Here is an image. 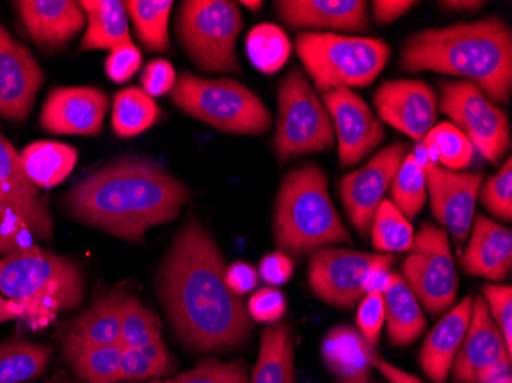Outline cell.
<instances>
[{
  "label": "cell",
  "instance_id": "42",
  "mask_svg": "<svg viewBox=\"0 0 512 383\" xmlns=\"http://www.w3.org/2000/svg\"><path fill=\"white\" fill-rule=\"evenodd\" d=\"M483 301L491 318L502 331L506 347L512 353V289L511 285L486 284L482 289Z\"/></svg>",
  "mask_w": 512,
  "mask_h": 383
},
{
  "label": "cell",
  "instance_id": "25",
  "mask_svg": "<svg viewBox=\"0 0 512 383\" xmlns=\"http://www.w3.org/2000/svg\"><path fill=\"white\" fill-rule=\"evenodd\" d=\"M123 293L114 290L102 296L71 322L63 336V354L82 348L120 344Z\"/></svg>",
  "mask_w": 512,
  "mask_h": 383
},
{
  "label": "cell",
  "instance_id": "6",
  "mask_svg": "<svg viewBox=\"0 0 512 383\" xmlns=\"http://www.w3.org/2000/svg\"><path fill=\"white\" fill-rule=\"evenodd\" d=\"M296 54L321 94L339 88H365L375 82L390 59L381 39L304 31L296 37Z\"/></svg>",
  "mask_w": 512,
  "mask_h": 383
},
{
  "label": "cell",
  "instance_id": "10",
  "mask_svg": "<svg viewBox=\"0 0 512 383\" xmlns=\"http://www.w3.org/2000/svg\"><path fill=\"white\" fill-rule=\"evenodd\" d=\"M439 88L440 111L467 135L485 160L499 164L511 148L506 112L467 80H445L439 83Z\"/></svg>",
  "mask_w": 512,
  "mask_h": 383
},
{
  "label": "cell",
  "instance_id": "33",
  "mask_svg": "<svg viewBox=\"0 0 512 383\" xmlns=\"http://www.w3.org/2000/svg\"><path fill=\"white\" fill-rule=\"evenodd\" d=\"M123 4L146 50L154 53L168 51L171 0H128Z\"/></svg>",
  "mask_w": 512,
  "mask_h": 383
},
{
  "label": "cell",
  "instance_id": "55",
  "mask_svg": "<svg viewBox=\"0 0 512 383\" xmlns=\"http://www.w3.org/2000/svg\"><path fill=\"white\" fill-rule=\"evenodd\" d=\"M440 7L445 10L451 11H462V13H471V11H477L482 8L483 2H477V0H445L440 2Z\"/></svg>",
  "mask_w": 512,
  "mask_h": 383
},
{
  "label": "cell",
  "instance_id": "41",
  "mask_svg": "<svg viewBox=\"0 0 512 383\" xmlns=\"http://www.w3.org/2000/svg\"><path fill=\"white\" fill-rule=\"evenodd\" d=\"M480 201L494 217L509 223L512 220V160L506 158L499 172L480 187Z\"/></svg>",
  "mask_w": 512,
  "mask_h": 383
},
{
  "label": "cell",
  "instance_id": "11",
  "mask_svg": "<svg viewBox=\"0 0 512 383\" xmlns=\"http://www.w3.org/2000/svg\"><path fill=\"white\" fill-rule=\"evenodd\" d=\"M402 275L431 315L450 310L456 301L459 278L447 230L433 223L422 224L414 233V250L402 264Z\"/></svg>",
  "mask_w": 512,
  "mask_h": 383
},
{
  "label": "cell",
  "instance_id": "52",
  "mask_svg": "<svg viewBox=\"0 0 512 383\" xmlns=\"http://www.w3.org/2000/svg\"><path fill=\"white\" fill-rule=\"evenodd\" d=\"M373 367L385 377L390 383H425L422 382L421 379H417L413 374L408 373V371L401 370V368L396 367V365L390 364V362L385 361L384 357L373 356Z\"/></svg>",
  "mask_w": 512,
  "mask_h": 383
},
{
  "label": "cell",
  "instance_id": "12",
  "mask_svg": "<svg viewBox=\"0 0 512 383\" xmlns=\"http://www.w3.org/2000/svg\"><path fill=\"white\" fill-rule=\"evenodd\" d=\"M512 353L482 296L473 301L470 327L450 373L454 383H488L511 374Z\"/></svg>",
  "mask_w": 512,
  "mask_h": 383
},
{
  "label": "cell",
  "instance_id": "47",
  "mask_svg": "<svg viewBox=\"0 0 512 383\" xmlns=\"http://www.w3.org/2000/svg\"><path fill=\"white\" fill-rule=\"evenodd\" d=\"M142 85L143 91L152 99L169 94L177 85V73H175L174 66L168 60H152L143 69Z\"/></svg>",
  "mask_w": 512,
  "mask_h": 383
},
{
  "label": "cell",
  "instance_id": "37",
  "mask_svg": "<svg viewBox=\"0 0 512 383\" xmlns=\"http://www.w3.org/2000/svg\"><path fill=\"white\" fill-rule=\"evenodd\" d=\"M427 175L413 155L408 154L394 175L390 186V201L407 220L416 218L427 203Z\"/></svg>",
  "mask_w": 512,
  "mask_h": 383
},
{
  "label": "cell",
  "instance_id": "36",
  "mask_svg": "<svg viewBox=\"0 0 512 383\" xmlns=\"http://www.w3.org/2000/svg\"><path fill=\"white\" fill-rule=\"evenodd\" d=\"M123 350L122 344L82 348L65 354V359L85 383H115L120 380Z\"/></svg>",
  "mask_w": 512,
  "mask_h": 383
},
{
  "label": "cell",
  "instance_id": "14",
  "mask_svg": "<svg viewBox=\"0 0 512 383\" xmlns=\"http://www.w3.org/2000/svg\"><path fill=\"white\" fill-rule=\"evenodd\" d=\"M408 146L404 143L381 149L367 164L339 181V195L348 218L362 238L368 235L379 204L390 190Z\"/></svg>",
  "mask_w": 512,
  "mask_h": 383
},
{
  "label": "cell",
  "instance_id": "32",
  "mask_svg": "<svg viewBox=\"0 0 512 383\" xmlns=\"http://www.w3.org/2000/svg\"><path fill=\"white\" fill-rule=\"evenodd\" d=\"M53 347L33 342L8 341L0 345V383H23L45 373Z\"/></svg>",
  "mask_w": 512,
  "mask_h": 383
},
{
  "label": "cell",
  "instance_id": "30",
  "mask_svg": "<svg viewBox=\"0 0 512 383\" xmlns=\"http://www.w3.org/2000/svg\"><path fill=\"white\" fill-rule=\"evenodd\" d=\"M76 149L56 141H37L20 152L23 169L37 189H53L62 184L77 164Z\"/></svg>",
  "mask_w": 512,
  "mask_h": 383
},
{
  "label": "cell",
  "instance_id": "57",
  "mask_svg": "<svg viewBox=\"0 0 512 383\" xmlns=\"http://www.w3.org/2000/svg\"><path fill=\"white\" fill-rule=\"evenodd\" d=\"M241 5H244V7L249 8V10L258 11V10H261V7H263V2H253V0H243V2H241Z\"/></svg>",
  "mask_w": 512,
  "mask_h": 383
},
{
  "label": "cell",
  "instance_id": "22",
  "mask_svg": "<svg viewBox=\"0 0 512 383\" xmlns=\"http://www.w3.org/2000/svg\"><path fill=\"white\" fill-rule=\"evenodd\" d=\"M14 5L28 36L45 50H60L85 27V11L73 0H23Z\"/></svg>",
  "mask_w": 512,
  "mask_h": 383
},
{
  "label": "cell",
  "instance_id": "53",
  "mask_svg": "<svg viewBox=\"0 0 512 383\" xmlns=\"http://www.w3.org/2000/svg\"><path fill=\"white\" fill-rule=\"evenodd\" d=\"M25 308L0 293V325L14 319H23Z\"/></svg>",
  "mask_w": 512,
  "mask_h": 383
},
{
  "label": "cell",
  "instance_id": "56",
  "mask_svg": "<svg viewBox=\"0 0 512 383\" xmlns=\"http://www.w3.org/2000/svg\"><path fill=\"white\" fill-rule=\"evenodd\" d=\"M338 383H370V379H368V374H364V376H356V377H348V379H341Z\"/></svg>",
  "mask_w": 512,
  "mask_h": 383
},
{
  "label": "cell",
  "instance_id": "51",
  "mask_svg": "<svg viewBox=\"0 0 512 383\" xmlns=\"http://www.w3.org/2000/svg\"><path fill=\"white\" fill-rule=\"evenodd\" d=\"M417 5L413 0H375L371 2L373 8V17L379 25H387V23L398 20L405 13Z\"/></svg>",
  "mask_w": 512,
  "mask_h": 383
},
{
  "label": "cell",
  "instance_id": "45",
  "mask_svg": "<svg viewBox=\"0 0 512 383\" xmlns=\"http://www.w3.org/2000/svg\"><path fill=\"white\" fill-rule=\"evenodd\" d=\"M287 299L276 287H263L256 290L247 304L250 319L261 324H276L286 313Z\"/></svg>",
  "mask_w": 512,
  "mask_h": 383
},
{
  "label": "cell",
  "instance_id": "39",
  "mask_svg": "<svg viewBox=\"0 0 512 383\" xmlns=\"http://www.w3.org/2000/svg\"><path fill=\"white\" fill-rule=\"evenodd\" d=\"M424 140L436 148L439 166L448 171H463L473 163L476 149L467 135L453 123L444 122L434 126Z\"/></svg>",
  "mask_w": 512,
  "mask_h": 383
},
{
  "label": "cell",
  "instance_id": "20",
  "mask_svg": "<svg viewBox=\"0 0 512 383\" xmlns=\"http://www.w3.org/2000/svg\"><path fill=\"white\" fill-rule=\"evenodd\" d=\"M109 97L91 86L56 88L48 95L40 125L57 135H96L102 131Z\"/></svg>",
  "mask_w": 512,
  "mask_h": 383
},
{
  "label": "cell",
  "instance_id": "29",
  "mask_svg": "<svg viewBox=\"0 0 512 383\" xmlns=\"http://www.w3.org/2000/svg\"><path fill=\"white\" fill-rule=\"evenodd\" d=\"M88 19L82 51L109 50L131 42L129 16L119 0H85L79 2Z\"/></svg>",
  "mask_w": 512,
  "mask_h": 383
},
{
  "label": "cell",
  "instance_id": "28",
  "mask_svg": "<svg viewBox=\"0 0 512 383\" xmlns=\"http://www.w3.org/2000/svg\"><path fill=\"white\" fill-rule=\"evenodd\" d=\"M295 341L286 322L269 325L261 336L260 356L249 383H295Z\"/></svg>",
  "mask_w": 512,
  "mask_h": 383
},
{
  "label": "cell",
  "instance_id": "15",
  "mask_svg": "<svg viewBox=\"0 0 512 383\" xmlns=\"http://www.w3.org/2000/svg\"><path fill=\"white\" fill-rule=\"evenodd\" d=\"M322 99L332 117L339 164L356 166L381 145L384 125L353 89H335L322 94Z\"/></svg>",
  "mask_w": 512,
  "mask_h": 383
},
{
  "label": "cell",
  "instance_id": "13",
  "mask_svg": "<svg viewBox=\"0 0 512 383\" xmlns=\"http://www.w3.org/2000/svg\"><path fill=\"white\" fill-rule=\"evenodd\" d=\"M381 255L339 247L316 250L310 259V289L327 304L352 307L364 298L368 273Z\"/></svg>",
  "mask_w": 512,
  "mask_h": 383
},
{
  "label": "cell",
  "instance_id": "48",
  "mask_svg": "<svg viewBox=\"0 0 512 383\" xmlns=\"http://www.w3.org/2000/svg\"><path fill=\"white\" fill-rule=\"evenodd\" d=\"M34 236L16 217L0 212V255L34 246Z\"/></svg>",
  "mask_w": 512,
  "mask_h": 383
},
{
  "label": "cell",
  "instance_id": "35",
  "mask_svg": "<svg viewBox=\"0 0 512 383\" xmlns=\"http://www.w3.org/2000/svg\"><path fill=\"white\" fill-rule=\"evenodd\" d=\"M371 244L378 253L413 252L414 230L410 220L390 200H382L371 221Z\"/></svg>",
  "mask_w": 512,
  "mask_h": 383
},
{
  "label": "cell",
  "instance_id": "31",
  "mask_svg": "<svg viewBox=\"0 0 512 383\" xmlns=\"http://www.w3.org/2000/svg\"><path fill=\"white\" fill-rule=\"evenodd\" d=\"M160 108L143 89L132 86L114 95L112 129L122 138L137 137L157 123Z\"/></svg>",
  "mask_w": 512,
  "mask_h": 383
},
{
  "label": "cell",
  "instance_id": "49",
  "mask_svg": "<svg viewBox=\"0 0 512 383\" xmlns=\"http://www.w3.org/2000/svg\"><path fill=\"white\" fill-rule=\"evenodd\" d=\"M258 275L269 287L284 285L293 275L292 259L283 252L269 253L261 259Z\"/></svg>",
  "mask_w": 512,
  "mask_h": 383
},
{
  "label": "cell",
  "instance_id": "38",
  "mask_svg": "<svg viewBox=\"0 0 512 383\" xmlns=\"http://www.w3.org/2000/svg\"><path fill=\"white\" fill-rule=\"evenodd\" d=\"M161 338L163 336H161L160 318L154 311L145 307L137 296L123 293L122 333H120L122 347L140 350Z\"/></svg>",
  "mask_w": 512,
  "mask_h": 383
},
{
  "label": "cell",
  "instance_id": "27",
  "mask_svg": "<svg viewBox=\"0 0 512 383\" xmlns=\"http://www.w3.org/2000/svg\"><path fill=\"white\" fill-rule=\"evenodd\" d=\"M321 356L335 376L348 379L370 373L375 351L358 328L338 325L322 341Z\"/></svg>",
  "mask_w": 512,
  "mask_h": 383
},
{
  "label": "cell",
  "instance_id": "58",
  "mask_svg": "<svg viewBox=\"0 0 512 383\" xmlns=\"http://www.w3.org/2000/svg\"><path fill=\"white\" fill-rule=\"evenodd\" d=\"M488 383H512L511 374H505V376L499 377V379L491 380Z\"/></svg>",
  "mask_w": 512,
  "mask_h": 383
},
{
  "label": "cell",
  "instance_id": "44",
  "mask_svg": "<svg viewBox=\"0 0 512 383\" xmlns=\"http://www.w3.org/2000/svg\"><path fill=\"white\" fill-rule=\"evenodd\" d=\"M356 324L365 341L376 348L385 324V302L381 292H368L359 304Z\"/></svg>",
  "mask_w": 512,
  "mask_h": 383
},
{
  "label": "cell",
  "instance_id": "46",
  "mask_svg": "<svg viewBox=\"0 0 512 383\" xmlns=\"http://www.w3.org/2000/svg\"><path fill=\"white\" fill-rule=\"evenodd\" d=\"M142 51L132 42L115 46L105 62L106 76L115 83H125L131 80L142 66Z\"/></svg>",
  "mask_w": 512,
  "mask_h": 383
},
{
  "label": "cell",
  "instance_id": "26",
  "mask_svg": "<svg viewBox=\"0 0 512 383\" xmlns=\"http://www.w3.org/2000/svg\"><path fill=\"white\" fill-rule=\"evenodd\" d=\"M382 295L390 344L407 347L421 338L427 328V321L422 313L421 302L417 301L401 273H391Z\"/></svg>",
  "mask_w": 512,
  "mask_h": 383
},
{
  "label": "cell",
  "instance_id": "40",
  "mask_svg": "<svg viewBox=\"0 0 512 383\" xmlns=\"http://www.w3.org/2000/svg\"><path fill=\"white\" fill-rule=\"evenodd\" d=\"M148 383H249V371L243 361L224 362L209 357L171 379H152Z\"/></svg>",
  "mask_w": 512,
  "mask_h": 383
},
{
  "label": "cell",
  "instance_id": "4",
  "mask_svg": "<svg viewBox=\"0 0 512 383\" xmlns=\"http://www.w3.org/2000/svg\"><path fill=\"white\" fill-rule=\"evenodd\" d=\"M273 236L283 253L302 256L333 244H350L329 194V180L316 163L295 167L276 195Z\"/></svg>",
  "mask_w": 512,
  "mask_h": 383
},
{
  "label": "cell",
  "instance_id": "54",
  "mask_svg": "<svg viewBox=\"0 0 512 383\" xmlns=\"http://www.w3.org/2000/svg\"><path fill=\"white\" fill-rule=\"evenodd\" d=\"M414 161L419 164L422 171L425 172V175L433 169V167L439 166L436 161L431 157L430 152H428L427 146H425L424 140L417 141L416 146H414L413 152Z\"/></svg>",
  "mask_w": 512,
  "mask_h": 383
},
{
  "label": "cell",
  "instance_id": "7",
  "mask_svg": "<svg viewBox=\"0 0 512 383\" xmlns=\"http://www.w3.org/2000/svg\"><path fill=\"white\" fill-rule=\"evenodd\" d=\"M171 99L191 117L230 134H263L272 123L260 97L232 79H203L186 71Z\"/></svg>",
  "mask_w": 512,
  "mask_h": 383
},
{
  "label": "cell",
  "instance_id": "3",
  "mask_svg": "<svg viewBox=\"0 0 512 383\" xmlns=\"http://www.w3.org/2000/svg\"><path fill=\"white\" fill-rule=\"evenodd\" d=\"M401 66L410 74L433 73L474 83L494 105H508L512 91V31L499 16L407 37Z\"/></svg>",
  "mask_w": 512,
  "mask_h": 383
},
{
  "label": "cell",
  "instance_id": "16",
  "mask_svg": "<svg viewBox=\"0 0 512 383\" xmlns=\"http://www.w3.org/2000/svg\"><path fill=\"white\" fill-rule=\"evenodd\" d=\"M373 106L381 122L398 129L416 143L424 140L436 126V91L424 80L382 82L373 95Z\"/></svg>",
  "mask_w": 512,
  "mask_h": 383
},
{
  "label": "cell",
  "instance_id": "19",
  "mask_svg": "<svg viewBox=\"0 0 512 383\" xmlns=\"http://www.w3.org/2000/svg\"><path fill=\"white\" fill-rule=\"evenodd\" d=\"M43 80L31 51L0 25V117L13 122L28 118Z\"/></svg>",
  "mask_w": 512,
  "mask_h": 383
},
{
  "label": "cell",
  "instance_id": "5",
  "mask_svg": "<svg viewBox=\"0 0 512 383\" xmlns=\"http://www.w3.org/2000/svg\"><path fill=\"white\" fill-rule=\"evenodd\" d=\"M0 293L25 308L31 330H42L82 302L85 281L76 262L31 246L0 256Z\"/></svg>",
  "mask_w": 512,
  "mask_h": 383
},
{
  "label": "cell",
  "instance_id": "50",
  "mask_svg": "<svg viewBox=\"0 0 512 383\" xmlns=\"http://www.w3.org/2000/svg\"><path fill=\"white\" fill-rule=\"evenodd\" d=\"M224 278H226L227 287L238 296L253 292L260 282L258 270L249 262L244 261H237L226 267Z\"/></svg>",
  "mask_w": 512,
  "mask_h": 383
},
{
  "label": "cell",
  "instance_id": "1",
  "mask_svg": "<svg viewBox=\"0 0 512 383\" xmlns=\"http://www.w3.org/2000/svg\"><path fill=\"white\" fill-rule=\"evenodd\" d=\"M224 276L226 261L215 239L200 221H189L161 262L157 292L177 338L191 350H230L249 339V311Z\"/></svg>",
  "mask_w": 512,
  "mask_h": 383
},
{
  "label": "cell",
  "instance_id": "9",
  "mask_svg": "<svg viewBox=\"0 0 512 383\" xmlns=\"http://www.w3.org/2000/svg\"><path fill=\"white\" fill-rule=\"evenodd\" d=\"M335 145L332 117L301 69L293 68L278 88L275 146L279 160L329 151Z\"/></svg>",
  "mask_w": 512,
  "mask_h": 383
},
{
  "label": "cell",
  "instance_id": "34",
  "mask_svg": "<svg viewBox=\"0 0 512 383\" xmlns=\"http://www.w3.org/2000/svg\"><path fill=\"white\" fill-rule=\"evenodd\" d=\"M247 56L258 71L273 76L283 69L292 53L286 31L275 23H260L247 34Z\"/></svg>",
  "mask_w": 512,
  "mask_h": 383
},
{
  "label": "cell",
  "instance_id": "43",
  "mask_svg": "<svg viewBox=\"0 0 512 383\" xmlns=\"http://www.w3.org/2000/svg\"><path fill=\"white\" fill-rule=\"evenodd\" d=\"M174 365L160 364L143 350L125 348L120 361V380H149L168 376Z\"/></svg>",
  "mask_w": 512,
  "mask_h": 383
},
{
  "label": "cell",
  "instance_id": "24",
  "mask_svg": "<svg viewBox=\"0 0 512 383\" xmlns=\"http://www.w3.org/2000/svg\"><path fill=\"white\" fill-rule=\"evenodd\" d=\"M471 313L473 299L467 296L445 313L425 339L419 353V364L431 382L447 383L454 359L467 336Z\"/></svg>",
  "mask_w": 512,
  "mask_h": 383
},
{
  "label": "cell",
  "instance_id": "18",
  "mask_svg": "<svg viewBox=\"0 0 512 383\" xmlns=\"http://www.w3.org/2000/svg\"><path fill=\"white\" fill-rule=\"evenodd\" d=\"M482 184V174L448 171L442 166L433 167L427 174L431 212L459 243L470 236Z\"/></svg>",
  "mask_w": 512,
  "mask_h": 383
},
{
  "label": "cell",
  "instance_id": "2",
  "mask_svg": "<svg viewBox=\"0 0 512 383\" xmlns=\"http://www.w3.org/2000/svg\"><path fill=\"white\" fill-rule=\"evenodd\" d=\"M191 192L143 157L115 161L79 181L65 197L69 215L117 238L142 243L152 227L175 220Z\"/></svg>",
  "mask_w": 512,
  "mask_h": 383
},
{
  "label": "cell",
  "instance_id": "23",
  "mask_svg": "<svg viewBox=\"0 0 512 383\" xmlns=\"http://www.w3.org/2000/svg\"><path fill=\"white\" fill-rule=\"evenodd\" d=\"M470 233V243L462 255L463 270L471 276L503 281L512 267L511 229L476 215Z\"/></svg>",
  "mask_w": 512,
  "mask_h": 383
},
{
  "label": "cell",
  "instance_id": "17",
  "mask_svg": "<svg viewBox=\"0 0 512 383\" xmlns=\"http://www.w3.org/2000/svg\"><path fill=\"white\" fill-rule=\"evenodd\" d=\"M0 212L16 217L31 235L43 241L54 236V220L40 190L23 169L22 158L0 132Z\"/></svg>",
  "mask_w": 512,
  "mask_h": 383
},
{
  "label": "cell",
  "instance_id": "21",
  "mask_svg": "<svg viewBox=\"0 0 512 383\" xmlns=\"http://www.w3.org/2000/svg\"><path fill=\"white\" fill-rule=\"evenodd\" d=\"M275 8L293 30L367 33L371 28L364 0H278Z\"/></svg>",
  "mask_w": 512,
  "mask_h": 383
},
{
  "label": "cell",
  "instance_id": "8",
  "mask_svg": "<svg viewBox=\"0 0 512 383\" xmlns=\"http://www.w3.org/2000/svg\"><path fill=\"white\" fill-rule=\"evenodd\" d=\"M241 30L243 17L237 2L186 0L178 11L181 45L206 73H240L237 40Z\"/></svg>",
  "mask_w": 512,
  "mask_h": 383
}]
</instances>
